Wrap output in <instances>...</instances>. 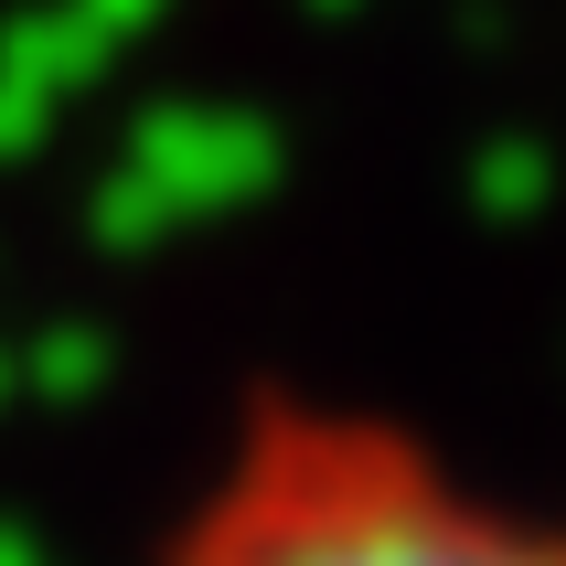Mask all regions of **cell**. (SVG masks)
Returning <instances> with one entry per match:
<instances>
[{
    "label": "cell",
    "mask_w": 566,
    "mask_h": 566,
    "mask_svg": "<svg viewBox=\"0 0 566 566\" xmlns=\"http://www.w3.org/2000/svg\"><path fill=\"white\" fill-rule=\"evenodd\" d=\"M160 566H566V503L492 492L407 417L256 396Z\"/></svg>",
    "instance_id": "6da1fadb"
}]
</instances>
